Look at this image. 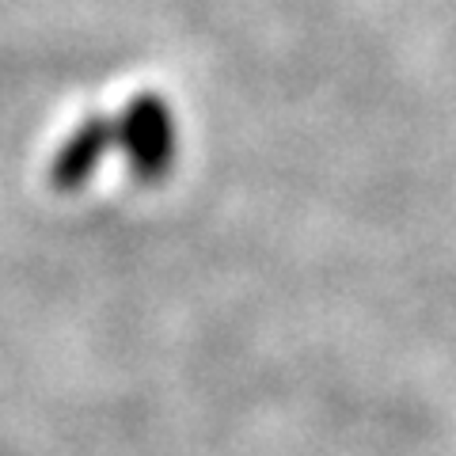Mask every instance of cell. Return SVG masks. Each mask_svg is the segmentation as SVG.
Listing matches in <instances>:
<instances>
[{
  "label": "cell",
  "instance_id": "7a4b0ae2",
  "mask_svg": "<svg viewBox=\"0 0 456 456\" xmlns=\"http://www.w3.org/2000/svg\"><path fill=\"white\" fill-rule=\"evenodd\" d=\"M110 152H114V114H92V118H84L65 137V145L53 152V164H50L53 191H65V194L84 191Z\"/></svg>",
  "mask_w": 456,
  "mask_h": 456
},
{
  "label": "cell",
  "instance_id": "6da1fadb",
  "mask_svg": "<svg viewBox=\"0 0 456 456\" xmlns=\"http://www.w3.org/2000/svg\"><path fill=\"white\" fill-rule=\"evenodd\" d=\"M114 152L126 156L137 179H160L175 164L179 130L160 95H137L114 114Z\"/></svg>",
  "mask_w": 456,
  "mask_h": 456
}]
</instances>
